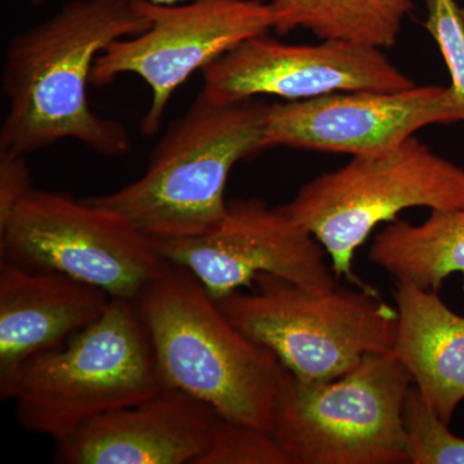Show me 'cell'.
Wrapping results in <instances>:
<instances>
[{
    "mask_svg": "<svg viewBox=\"0 0 464 464\" xmlns=\"http://www.w3.org/2000/svg\"><path fill=\"white\" fill-rule=\"evenodd\" d=\"M149 26L133 0H72L14 35L2 70L8 111L0 127V152L25 157L74 140L102 157L128 154L130 133L92 110L88 87L101 52Z\"/></svg>",
    "mask_w": 464,
    "mask_h": 464,
    "instance_id": "6da1fadb",
    "label": "cell"
},
{
    "mask_svg": "<svg viewBox=\"0 0 464 464\" xmlns=\"http://www.w3.org/2000/svg\"><path fill=\"white\" fill-rule=\"evenodd\" d=\"M134 304L164 387L199 399L221 417L270 431L288 369L237 329L190 271L168 262Z\"/></svg>",
    "mask_w": 464,
    "mask_h": 464,
    "instance_id": "7a4b0ae2",
    "label": "cell"
},
{
    "mask_svg": "<svg viewBox=\"0 0 464 464\" xmlns=\"http://www.w3.org/2000/svg\"><path fill=\"white\" fill-rule=\"evenodd\" d=\"M266 112L264 101L219 103L201 91L159 140L140 179L85 200L152 240L207 234L227 212L232 168L264 151Z\"/></svg>",
    "mask_w": 464,
    "mask_h": 464,
    "instance_id": "3957f363",
    "label": "cell"
},
{
    "mask_svg": "<svg viewBox=\"0 0 464 464\" xmlns=\"http://www.w3.org/2000/svg\"><path fill=\"white\" fill-rule=\"evenodd\" d=\"M164 389L134 302L112 298L96 323L63 346L39 353L17 375L18 422L56 441L93 418Z\"/></svg>",
    "mask_w": 464,
    "mask_h": 464,
    "instance_id": "277c9868",
    "label": "cell"
},
{
    "mask_svg": "<svg viewBox=\"0 0 464 464\" xmlns=\"http://www.w3.org/2000/svg\"><path fill=\"white\" fill-rule=\"evenodd\" d=\"M423 207L448 212L464 207V169L415 137L381 154L353 157L346 166L307 182L283 206L316 237L335 276L374 290L353 273V257L378 225Z\"/></svg>",
    "mask_w": 464,
    "mask_h": 464,
    "instance_id": "5b68a950",
    "label": "cell"
},
{
    "mask_svg": "<svg viewBox=\"0 0 464 464\" xmlns=\"http://www.w3.org/2000/svg\"><path fill=\"white\" fill-rule=\"evenodd\" d=\"M413 381L392 351L328 381L286 375L271 435L290 464L408 463L404 409Z\"/></svg>",
    "mask_w": 464,
    "mask_h": 464,
    "instance_id": "8992f818",
    "label": "cell"
},
{
    "mask_svg": "<svg viewBox=\"0 0 464 464\" xmlns=\"http://www.w3.org/2000/svg\"><path fill=\"white\" fill-rule=\"evenodd\" d=\"M255 284L253 292L237 290L217 304L298 380H333L369 353L392 351L398 313L375 289L315 293L268 274L258 275Z\"/></svg>",
    "mask_w": 464,
    "mask_h": 464,
    "instance_id": "52a82bcc",
    "label": "cell"
},
{
    "mask_svg": "<svg viewBox=\"0 0 464 464\" xmlns=\"http://www.w3.org/2000/svg\"><path fill=\"white\" fill-rule=\"evenodd\" d=\"M0 258L57 271L134 302L166 270L154 240L123 217L61 192H27L0 224Z\"/></svg>",
    "mask_w": 464,
    "mask_h": 464,
    "instance_id": "ba28073f",
    "label": "cell"
},
{
    "mask_svg": "<svg viewBox=\"0 0 464 464\" xmlns=\"http://www.w3.org/2000/svg\"><path fill=\"white\" fill-rule=\"evenodd\" d=\"M133 2L150 26L137 35L112 42L101 52L92 70L91 85L103 88L124 74L143 79L151 91V102L140 124L146 137L160 130L174 92L195 72L274 27L273 9L264 0H192L185 5Z\"/></svg>",
    "mask_w": 464,
    "mask_h": 464,
    "instance_id": "9c48e42d",
    "label": "cell"
},
{
    "mask_svg": "<svg viewBox=\"0 0 464 464\" xmlns=\"http://www.w3.org/2000/svg\"><path fill=\"white\" fill-rule=\"evenodd\" d=\"M159 255L190 271L216 301L275 275L315 293L340 286L325 249L282 207L250 199L228 203L213 230L185 239L154 240Z\"/></svg>",
    "mask_w": 464,
    "mask_h": 464,
    "instance_id": "30bf717a",
    "label": "cell"
},
{
    "mask_svg": "<svg viewBox=\"0 0 464 464\" xmlns=\"http://www.w3.org/2000/svg\"><path fill=\"white\" fill-rule=\"evenodd\" d=\"M203 76L204 93L219 103L257 96L302 101L335 92H395L415 85L380 48L344 41L288 44L267 34L217 58Z\"/></svg>",
    "mask_w": 464,
    "mask_h": 464,
    "instance_id": "8fae6325",
    "label": "cell"
},
{
    "mask_svg": "<svg viewBox=\"0 0 464 464\" xmlns=\"http://www.w3.org/2000/svg\"><path fill=\"white\" fill-rule=\"evenodd\" d=\"M457 121H462V111L450 87L415 84L395 92H335L267 105L264 150L381 154L423 128Z\"/></svg>",
    "mask_w": 464,
    "mask_h": 464,
    "instance_id": "7c38bea8",
    "label": "cell"
},
{
    "mask_svg": "<svg viewBox=\"0 0 464 464\" xmlns=\"http://www.w3.org/2000/svg\"><path fill=\"white\" fill-rule=\"evenodd\" d=\"M216 411L182 391L100 415L56 440L57 463L195 464L206 451Z\"/></svg>",
    "mask_w": 464,
    "mask_h": 464,
    "instance_id": "4fadbf2b",
    "label": "cell"
},
{
    "mask_svg": "<svg viewBox=\"0 0 464 464\" xmlns=\"http://www.w3.org/2000/svg\"><path fill=\"white\" fill-rule=\"evenodd\" d=\"M111 297L57 271L0 261V396L11 400L17 375L39 353L63 346L97 322Z\"/></svg>",
    "mask_w": 464,
    "mask_h": 464,
    "instance_id": "5bb4252c",
    "label": "cell"
},
{
    "mask_svg": "<svg viewBox=\"0 0 464 464\" xmlns=\"http://www.w3.org/2000/svg\"><path fill=\"white\" fill-rule=\"evenodd\" d=\"M398 329L392 353L405 366L427 405L450 424L464 401V315L435 290L396 282Z\"/></svg>",
    "mask_w": 464,
    "mask_h": 464,
    "instance_id": "9a60e30c",
    "label": "cell"
},
{
    "mask_svg": "<svg viewBox=\"0 0 464 464\" xmlns=\"http://www.w3.org/2000/svg\"><path fill=\"white\" fill-rule=\"evenodd\" d=\"M369 259L396 282L438 292L449 276L464 274V207L431 212L420 225L391 222L375 235Z\"/></svg>",
    "mask_w": 464,
    "mask_h": 464,
    "instance_id": "2e32d148",
    "label": "cell"
},
{
    "mask_svg": "<svg viewBox=\"0 0 464 464\" xmlns=\"http://www.w3.org/2000/svg\"><path fill=\"white\" fill-rule=\"evenodd\" d=\"M275 33L308 30L320 41L389 50L398 43L411 0H270Z\"/></svg>",
    "mask_w": 464,
    "mask_h": 464,
    "instance_id": "e0dca14e",
    "label": "cell"
},
{
    "mask_svg": "<svg viewBox=\"0 0 464 464\" xmlns=\"http://www.w3.org/2000/svg\"><path fill=\"white\" fill-rule=\"evenodd\" d=\"M406 451L411 464H464V438L433 413L411 384L404 409Z\"/></svg>",
    "mask_w": 464,
    "mask_h": 464,
    "instance_id": "ac0fdd59",
    "label": "cell"
},
{
    "mask_svg": "<svg viewBox=\"0 0 464 464\" xmlns=\"http://www.w3.org/2000/svg\"><path fill=\"white\" fill-rule=\"evenodd\" d=\"M195 464H290L270 431L216 414L206 451Z\"/></svg>",
    "mask_w": 464,
    "mask_h": 464,
    "instance_id": "d6986e66",
    "label": "cell"
},
{
    "mask_svg": "<svg viewBox=\"0 0 464 464\" xmlns=\"http://www.w3.org/2000/svg\"><path fill=\"white\" fill-rule=\"evenodd\" d=\"M423 27L438 44L450 74L449 85L464 121V8L457 0H426Z\"/></svg>",
    "mask_w": 464,
    "mask_h": 464,
    "instance_id": "ffe728a7",
    "label": "cell"
},
{
    "mask_svg": "<svg viewBox=\"0 0 464 464\" xmlns=\"http://www.w3.org/2000/svg\"><path fill=\"white\" fill-rule=\"evenodd\" d=\"M32 190L25 157L0 152V224L5 222L18 201Z\"/></svg>",
    "mask_w": 464,
    "mask_h": 464,
    "instance_id": "44dd1931",
    "label": "cell"
},
{
    "mask_svg": "<svg viewBox=\"0 0 464 464\" xmlns=\"http://www.w3.org/2000/svg\"><path fill=\"white\" fill-rule=\"evenodd\" d=\"M32 2L34 5H42L47 0H32ZM150 2L158 3V5H179L183 0H150ZM264 2H267V0H264Z\"/></svg>",
    "mask_w": 464,
    "mask_h": 464,
    "instance_id": "7402d4cb",
    "label": "cell"
}]
</instances>
